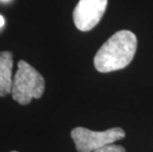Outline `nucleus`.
Masks as SVG:
<instances>
[{
  "mask_svg": "<svg viewBox=\"0 0 153 152\" xmlns=\"http://www.w3.org/2000/svg\"><path fill=\"white\" fill-rule=\"evenodd\" d=\"M125 136L126 132L120 128H113L105 131H93L78 127L71 131V137L78 152H93L123 139Z\"/></svg>",
  "mask_w": 153,
  "mask_h": 152,
  "instance_id": "nucleus-3",
  "label": "nucleus"
},
{
  "mask_svg": "<svg viewBox=\"0 0 153 152\" xmlns=\"http://www.w3.org/2000/svg\"><path fill=\"white\" fill-rule=\"evenodd\" d=\"M108 0H79L73 10V21L79 31L95 28L104 16Z\"/></svg>",
  "mask_w": 153,
  "mask_h": 152,
  "instance_id": "nucleus-4",
  "label": "nucleus"
},
{
  "mask_svg": "<svg viewBox=\"0 0 153 152\" xmlns=\"http://www.w3.org/2000/svg\"><path fill=\"white\" fill-rule=\"evenodd\" d=\"M3 25H4V18L0 15V28L3 27Z\"/></svg>",
  "mask_w": 153,
  "mask_h": 152,
  "instance_id": "nucleus-7",
  "label": "nucleus"
},
{
  "mask_svg": "<svg viewBox=\"0 0 153 152\" xmlns=\"http://www.w3.org/2000/svg\"><path fill=\"white\" fill-rule=\"evenodd\" d=\"M13 54L11 51L0 53V97H5L12 92Z\"/></svg>",
  "mask_w": 153,
  "mask_h": 152,
  "instance_id": "nucleus-5",
  "label": "nucleus"
},
{
  "mask_svg": "<svg viewBox=\"0 0 153 152\" xmlns=\"http://www.w3.org/2000/svg\"><path fill=\"white\" fill-rule=\"evenodd\" d=\"M4 1H5V0H4Z\"/></svg>",
  "mask_w": 153,
  "mask_h": 152,
  "instance_id": "nucleus-9",
  "label": "nucleus"
},
{
  "mask_svg": "<svg viewBox=\"0 0 153 152\" xmlns=\"http://www.w3.org/2000/svg\"><path fill=\"white\" fill-rule=\"evenodd\" d=\"M136 48L137 39L132 32H117L97 51L94 57L95 68L101 73L125 68L132 61Z\"/></svg>",
  "mask_w": 153,
  "mask_h": 152,
  "instance_id": "nucleus-1",
  "label": "nucleus"
},
{
  "mask_svg": "<svg viewBox=\"0 0 153 152\" xmlns=\"http://www.w3.org/2000/svg\"><path fill=\"white\" fill-rule=\"evenodd\" d=\"M11 152H17V151H11Z\"/></svg>",
  "mask_w": 153,
  "mask_h": 152,
  "instance_id": "nucleus-8",
  "label": "nucleus"
},
{
  "mask_svg": "<svg viewBox=\"0 0 153 152\" xmlns=\"http://www.w3.org/2000/svg\"><path fill=\"white\" fill-rule=\"evenodd\" d=\"M93 152H126V149L122 145H117V144H109L106 145L100 149H97Z\"/></svg>",
  "mask_w": 153,
  "mask_h": 152,
  "instance_id": "nucleus-6",
  "label": "nucleus"
},
{
  "mask_svg": "<svg viewBox=\"0 0 153 152\" xmlns=\"http://www.w3.org/2000/svg\"><path fill=\"white\" fill-rule=\"evenodd\" d=\"M45 92V79L28 62L20 60L12 84V98L21 105L30 104L32 99H40Z\"/></svg>",
  "mask_w": 153,
  "mask_h": 152,
  "instance_id": "nucleus-2",
  "label": "nucleus"
}]
</instances>
